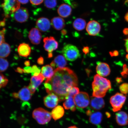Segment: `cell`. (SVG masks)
<instances>
[{
  "instance_id": "cell-22",
  "label": "cell",
  "mask_w": 128,
  "mask_h": 128,
  "mask_svg": "<svg viewBox=\"0 0 128 128\" xmlns=\"http://www.w3.org/2000/svg\"><path fill=\"white\" fill-rule=\"evenodd\" d=\"M51 23L52 27L57 30H61L65 26L64 20L60 17L54 18L51 20Z\"/></svg>"
},
{
  "instance_id": "cell-29",
  "label": "cell",
  "mask_w": 128,
  "mask_h": 128,
  "mask_svg": "<svg viewBox=\"0 0 128 128\" xmlns=\"http://www.w3.org/2000/svg\"><path fill=\"white\" fill-rule=\"evenodd\" d=\"M0 71L1 72L5 71L9 66V63L7 60L4 58H0Z\"/></svg>"
},
{
  "instance_id": "cell-21",
  "label": "cell",
  "mask_w": 128,
  "mask_h": 128,
  "mask_svg": "<svg viewBox=\"0 0 128 128\" xmlns=\"http://www.w3.org/2000/svg\"><path fill=\"white\" fill-rule=\"evenodd\" d=\"M31 49L29 45L25 43H22L18 48V52L19 55L23 57H27L30 55Z\"/></svg>"
},
{
  "instance_id": "cell-35",
  "label": "cell",
  "mask_w": 128,
  "mask_h": 128,
  "mask_svg": "<svg viewBox=\"0 0 128 128\" xmlns=\"http://www.w3.org/2000/svg\"><path fill=\"white\" fill-rule=\"evenodd\" d=\"M6 31L5 28H4L1 30L0 32V44L4 42V36Z\"/></svg>"
},
{
  "instance_id": "cell-7",
  "label": "cell",
  "mask_w": 128,
  "mask_h": 128,
  "mask_svg": "<svg viewBox=\"0 0 128 128\" xmlns=\"http://www.w3.org/2000/svg\"><path fill=\"white\" fill-rule=\"evenodd\" d=\"M74 98L76 106L80 108H87L90 102L88 94L85 92H80L74 96Z\"/></svg>"
},
{
  "instance_id": "cell-42",
  "label": "cell",
  "mask_w": 128,
  "mask_h": 128,
  "mask_svg": "<svg viewBox=\"0 0 128 128\" xmlns=\"http://www.w3.org/2000/svg\"><path fill=\"white\" fill-rule=\"evenodd\" d=\"M16 71L18 72L20 74L25 73L24 70V69H22L20 68H19V67H18V68H17L16 70Z\"/></svg>"
},
{
  "instance_id": "cell-34",
  "label": "cell",
  "mask_w": 128,
  "mask_h": 128,
  "mask_svg": "<svg viewBox=\"0 0 128 128\" xmlns=\"http://www.w3.org/2000/svg\"><path fill=\"white\" fill-rule=\"evenodd\" d=\"M41 70L36 65H34L32 67V76H38Z\"/></svg>"
},
{
  "instance_id": "cell-28",
  "label": "cell",
  "mask_w": 128,
  "mask_h": 128,
  "mask_svg": "<svg viewBox=\"0 0 128 128\" xmlns=\"http://www.w3.org/2000/svg\"><path fill=\"white\" fill-rule=\"evenodd\" d=\"M86 22L84 19L78 18L73 22V28L76 30L81 31L84 29L86 26Z\"/></svg>"
},
{
  "instance_id": "cell-2",
  "label": "cell",
  "mask_w": 128,
  "mask_h": 128,
  "mask_svg": "<svg viewBox=\"0 0 128 128\" xmlns=\"http://www.w3.org/2000/svg\"><path fill=\"white\" fill-rule=\"evenodd\" d=\"M92 87V96L98 98L104 97L107 92L112 88L109 80L98 74L94 76Z\"/></svg>"
},
{
  "instance_id": "cell-40",
  "label": "cell",
  "mask_w": 128,
  "mask_h": 128,
  "mask_svg": "<svg viewBox=\"0 0 128 128\" xmlns=\"http://www.w3.org/2000/svg\"><path fill=\"white\" fill-rule=\"evenodd\" d=\"M82 52L85 55H87L90 52L89 48L88 46L84 47L82 49Z\"/></svg>"
},
{
  "instance_id": "cell-53",
  "label": "cell",
  "mask_w": 128,
  "mask_h": 128,
  "mask_svg": "<svg viewBox=\"0 0 128 128\" xmlns=\"http://www.w3.org/2000/svg\"><path fill=\"white\" fill-rule=\"evenodd\" d=\"M124 3H127V4H128V0H125L124 1Z\"/></svg>"
},
{
  "instance_id": "cell-19",
  "label": "cell",
  "mask_w": 128,
  "mask_h": 128,
  "mask_svg": "<svg viewBox=\"0 0 128 128\" xmlns=\"http://www.w3.org/2000/svg\"><path fill=\"white\" fill-rule=\"evenodd\" d=\"M116 119L117 124L120 126H126L128 124V115L124 111H120L116 113Z\"/></svg>"
},
{
  "instance_id": "cell-4",
  "label": "cell",
  "mask_w": 128,
  "mask_h": 128,
  "mask_svg": "<svg viewBox=\"0 0 128 128\" xmlns=\"http://www.w3.org/2000/svg\"><path fill=\"white\" fill-rule=\"evenodd\" d=\"M62 52L66 59L70 61H74L80 56L78 48L76 46L70 44L64 46Z\"/></svg>"
},
{
  "instance_id": "cell-3",
  "label": "cell",
  "mask_w": 128,
  "mask_h": 128,
  "mask_svg": "<svg viewBox=\"0 0 128 128\" xmlns=\"http://www.w3.org/2000/svg\"><path fill=\"white\" fill-rule=\"evenodd\" d=\"M32 116L38 124L41 125L48 124L52 117V113L42 108H36L34 110Z\"/></svg>"
},
{
  "instance_id": "cell-45",
  "label": "cell",
  "mask_w": 128,
  "mask_h": 128,
  "mask_svg": "<svg viewBox=\"0 0 128 128\" xmlns=\"http://www.w3.org/2000/svg\"><path fill=\"white\" fill-rule=\"evenodd\" d=\"M116 82L118 84H120V83L122 82V78L120 77L116 78Z\"/></svg>"
},
{
  "instance_id": "cell-52",
  "label": "cell",
  "mask_w": 128,
  "mask_h": 128,
  "mask_svg": "<svg viewBox=\"0 0 128 128\" xmlns=\"http://www.w3.org/2000/svg\"><path fill=\"white\" fill-rule=\"evenodd\" d=\"M68 128H78V127H77L76 126H70V127H69Z\"/></svg>"
},
{
  "instance_id": "cell-18",
  "label": "cell",
  "mask_w": 128,
  "mask_h": 128,
  "mask_svg": "<svg viewBox=\"0 0 128 128\" xmlns=\"http://www.w3.org/2000/svg\"><path fill=\"white\" fill-rule=\"evenodd\" d=\"M67 64L66 59L62 55H59L56 57L50 64L51 66L54 68H55L56 67L57 68H63Z\"/></svg>"
},
{
  "instance_id": "cell-38",
  "label": "cell",
  "mask_w": 128,
  "mask_h": 128,
  "mask_svg": "<svg viewBox=\"0 0 128 128\" xmlns=\"http://www.w3.org/2000/svg\"><path fill=\"white\" fill-rule=\"evenodd\" d=\"M110 55L112 57L117 56L119 55V52L118 50H114L111 51L109 52Z\"/></svg>"
},
{
  "instance_id": "cell-30",
  "label": "cell",
  "mask_w": 128,
  "mask_h": 128,
  "mask_svg": "<svg viewBox=\"0 0 128 128\" xmlns=\"http://www.w3.org/2000/svg\"><path fill=\"white\" fill-rule=\"evenodd\" d=\"M44 4L46 8L49 9L53 8L57 5V0H44Z\"/></svg>"
},
{
  "instance_id": "cell-41",
  "label": "cell",
  "mask_w": 128,
  "mask_h": 128,
  "mask_svg": "<svg viewBox=\"0 0 128 128\" xmlns=\"http://www.w3.org/2000/svg\"><path fill=\"white\" fill-rule=\"evenodd\" d=\"M38 63L39 65H42L44 64V59L42 57H40L38 59Z\"/></svg>"
},
{
  "instance_id": "cell-48",
  "label": "cell",
  "mask_w": 128,
  "mask_h": 128,
  "mask_svg": "<svg viewBox=\"0 0 128 128\" xmlns=\"http://www.w3.org/2000/svg\"><path fill=\"white\" fill-rule=\"evenodd\" d=\"M24 64L26 66H29L30 65V61L27 60L24 62Z\"/></svg>"
},
{
  "instance_id": "cell-10",
  "label": "cell",
  "mask_w": 128,
  "mask_h": 128,
  "mask_svg": "<svg viewBox=\"0 0 128 128\" xmlns=\"http://www.w3.org/2000/svg\"><path fill=\"white\" fill-rule=\"evenodd\" d=\"M44 77L42 74L38 76H33L30 80V83L28 87L32 94H34L38 88L40 86L44 79Z\"/></svg>"
},
{
  "instance_id": "cell-9",
  "label": "cell",
  "mask_w": 128,
  "mask_h": 128,
  "mask_svg": "<svg viewBox=\"0 0 128 128\" xmlns=\"http://www.w3.org/2000/svg\"><path fill=\"white\" fill-rule=\"evenodd\" d=\"M15 20L20 23H24L28 20L29 17L28 11L26 8L21 7L13 13Z\"/></svg>"
},
{
  "instance_id": "cell-50",
  "label": "cell",
  "mask_w": 128,
  "mask_h": 128,
  "mask_svg": "<svg viewBox=\"0 0 128 128\" xmlns=\"http://www.w3.org/2000/svg\"><path fill=\"white\" fill-rule=\"evenodd\" d=\"M64 0V1L68 3V4H71V3H70V0Z\"/></svg>"
},
{
  "instance_id": "cell-43",
  "label": "cell",
  "mask_w": 128,
  "mask_h": 128,
  "mask_svg": "<svg viewBox=\"0 0 128 128\" xmlns=\"http://www.w3.org/2000/svg\"><path fill=\"white\" fill-rule=\"evenodd\" d=\"M18 2L20 4H27L29 0H17Z\"/></svg>"
},
{
  "instance_id": "cell-24",
  "label": "cell",
  "mask_w": 128,
  "mask_h": 128,
  "mask_svg": "<svg viewBox=\"0 0 128 128\" xmlns=\"http://www.w3.org/2000/svg\"><path fill=\"white\" fill-rule=\"evenodd\" d=\"M64 112L63 107L60 106H58L53 109L51 113L53 119L56 121L63 117Z\"/></svg>"
},
{
  "instance_id": "cell-47",
  "label": "cell",
  "mask_w": 128,
  "mask_h": 128,
  "mask_svg": "<svg viewBox=\"0 0 128 128\" xmlns=\"http://www.w3.org/2000/svg\"><path fill=\"white\" fill-rule=\"evenodd\" d=\"M124 20L128 22V12H126L124 16Z\"/></svg>"
},
{
  "instance_id": "cell-17",
  "label": "cell",
  "mask_w": 128,
  "mask_h": 128,
  "mask_svg": "<svg viewBox=\"0 0 128 128\" xmlns=\"http://www.w3.org/2000/svg\"><path fill=\"white\" fill-rule=\"evenodd\" d=\"M18 98L24 102H27L31 99L32 93L28 87H23L17 93Z\"/></svg>"
},
{
  "instance_id": "cell-37",
  "label": "cell",
  "mask_w": 128,
  "mask_h": 128,
  "mask_svg": "<svg viewBox=\"0 0 128 128\" xmlns=\"http://www.w3.org/2000/svg\"><path fill=\"white\" fill-rule=\"evenodd\" d=\"M31 4L34 5H38L42 4L44 0H30Z\"/></svg>"
},
{
  "instance_id": "cell-26",
  "label": "cell",
  "mask_w": 128,
  "mask_h": 128,
  "mask_svg": "<svg viewBox=\"0 0 128 128\" xmlns=\"http://www.w3.org/2000/svg\"><path fill=\"white\" fill-rule=\"evenodd\" d=\"M41 73L44 78L47 79H50L54 76V71L53 68L49 65L43 66L41 68Z\"/></svg>"
},
{
  "instance_id": "cell-6",
  "label": "cell",
  "mask_w": 128,
  "mask_h": 128,
  "mask_svg": "<svg viewBox=\"0 0 128 128\" xmlns=\"http://www.w3.org/2000/svg\"><path fill=\"white\" fill-rule=\"evenodd\" d=\"M1 6L6 17H8L10 14H13L20 8V4L17 0H4Z\"/></svg>"
},
{
  "instance_id": "cell-16",
  "label": "cell",
  "mask_w": 128,
  "mask_h": 128,
  "mask_svg": "<svg viewBox=\"0 0 128 128\" xmlns=\"http://www.w3.org/2000/svg\"><path fill=\"white\" fill-rule=\"evenodd\" d=\"M28 38L32 44L37 45L40 42L42 35L38 28H33L30 30L29 33Z\"/></svg>"
},
{
  "instance_id": "cell-32",
  "label": "cell",
  "mask_w": 128,
  "mask_h": 128,
  "mask_svg": "<svg viewBox=\"0 0 128 128\" xmlns=\"http://www.w3.org/2000/svg\"><path fill=\"white\" fill-rule=\"evenodd\" d=\"M80 92L79 88L77 87H73L71 88L68 91V96L74 97L79 93Z\"/></svg>"
},
{
  "instance_id": "cell-23",
  "label": "cell",
  "mask_w": 128,
  "mask_h": 128,
  "mask_svg": "<svg viewBox=\"0 0 128 128\" xmlns=\"http://www.w3.org/2000/svg\"><path fill=\"white\" fill-rule=\"evenodd\" d=\"M103 117V114L100 112H94L89 116V120L91 124L95 125H98L101 123Z\"/></svg>"
},
{
  "instance_id": "cell-11",
  "label": "cell",
  "mask_w": 128,
  "mask_h": 128,
  "mask_svg": "<svg viewBox=\"0 0 128 128\" xmlns=\"http://www.w3.org/2000/svg\"><path fill=\"white\" fill-rule=\"evenodd\" d=\"M101 26L100 23L96 21H90L87 24L86 30L88 34L90 36H95L100 33Z\"/></svg>"
},
{
  "instance_id": "cell-54",
  "label": "cell",
  "mask_w": 128,
  "mask_h": 128,
  "mask_svg": "<svg viewBox=\"0 0 128 128\" xmlns=\"http://www.w3.org/2000/svg\"><path fill=\"white\" fill-rule=\"evenodd\" d=\"M126 58L128 60V54H127L126 56Z\"/></svg>"
},
{
  "instance_id": "cell-51",
  "label": "cell",
  "mask_w": 128,
  "mask_h": 128,
  "mask_svg": "<svg viewBox=\"0 0 128 128\" xmlns=\"http://www.w3.org/2000/svg\"><path fill=\"white\" fill-rule=\"evenodd\" d=\"M62 34H63L64 35H65L66 34V30H62Z\"/></svg>"
},
{
  "instance_id": "cell-8",
  "label": "cell",
  "mask_w": 128,
  "mask_h": 128,
  "mask_svg": "<svg viewBox=\"0 0 128 128\" xmlns=\"http://www.w3.org/2000/svg\"><path fill=\"white\" fill-rule=\"evenodd\" d=\"M44 47L45 50L48 52V57L52 56V52L58 47V43L53 37H47L44 39Z\"/></svg>"
},
{
  "instance_id": "cell-49",
  "label": "cell",
  "mask_w": 128,
  "mask_h": 128,
  "mask_svg": "<svg viewBox=\"0 0 128 128\" xmlns=\"http://www.w3.org/2000/svg\"><path fill=\"white\" fill-rule=\"evenodd\" d=\"M5 25V20L1 22L0 23L1 26H4Z\"/></svg>"
},
{
  "instance_id": "cell-15",
  "label": "cell",
  "mask_w": 128,
  "mask_h": 128,
  "mask_svg": "<svg viewBox=\"0 0 128 128\" xmlns=\"http://www.w3.org/2000/svg\"><path fill=\"white\" fill-rule=\"evenodd\" d=\"M51 23L47 18L41 17L36 21V25L40 31L45 32L48 30L50 28Z\"/></svg>"
},
{
  "instance_id": "cell-31",
  "label": "cell",
  "mask_w": 128,
  "mask_h": 128,
  "mask_svg": "<svg viewBox=\"0 0 128 128\" xmlns=\"http://www.w3.org/2000/svg\"><path fill=\"white\" fill-rule=\"evenodd\" d=\"M119 90L122 94L126 95L128 93V84L124 83L119 86Z\"/></svg>"
},
{
  "instance_id": "cell-46",
  "label": "cell",
  "mask_w": 128,
  "mask_h": 128,
  "mask_svg": "<svg viewBox=\"0 0 128 128\" xmlns=\"http://www.w3.org/2000/svg\"><path fill=\"white\" fill-rule=\"evenodd\" d=\"M123 33L125 36L128 35V28H124L123 30Z\"/></svg>"
},
{
  "instance_id": "cell-33",
  "label": "cell",
  "mask_w": 128,
  "mask_h": 128,
  "mask_svg": "<svg viewBox=\"0 0 128 128\" xmlns=\"http://www.w3.org/2000/svg\"><path fill=\"white\" fill-rule=\"evenodd\" d=\"M0 88H4L7 85L8 80L2 74H0Z\"/></svg>"
},
{
  "instance_id": "cell-13",
  "label": "cell",
  "mask_w": 128,
  "mask_h": 128,
  "mask_svg": "<svg viewBox=\"0 0 128 128\" xmlns=\"http://www.w3.org/2000/svg\"><path fill=\"white\" fill-rule=\"evenodd\" d=\"M96 71L98 74L100 76H107L110 74L111 70L108 64L104 62H98L96 67Z\"/></svg>"
},
{
  "instance_id": "cell-20",
  "label": "cell",
  "mask_w": 128,
  "mask_h": 128,
  "mask_svg": "<svg viewBox=\"0 0 128 128\" xmlns=\"http://www.w3.org/2000/svg\"><path fill=\"white\" fill-rule=\"evenodd\" d=\"M57 12L60 16L63 18H66L71 15L72 9L68 5L63 4L60 5L59 7Z\"/></svg>"
},
{
  "instance_id": "cell-36",
  "label": "cell",
  "mask_w": 128,
  "mask_h": 128,
  "mask_svg": "<svg viewBox=\"0 0 128 128\" xmlns=\"http://www.w3.org/2000/svg\"><path fill=\"white\" fill-rule=\"evenodd\" d=\"M128 74V68H127L126 65L124 64L123 66V71L121 74L124 78H126Z\"/></svg>"
},
{
  "instance_id": "cell-44",
  "label": "cell",
  "mask_w": 128,
  "mask_h": 128,
  "mask_svg": "<svg viewBox=\"0 0 128 128\" xmlns=\"http://www.w3.org/2000/svg\"><path fill=\"white\" fill-rule=\"evenodd\" d=\"M124 40L125 41V46L126 48V51L128 53V38Z\"/></svg>"
},
{
  "instance_id": "cell-39",
  "label": "cell",
  "mask_w": 128,
  "mask_h": 128,
  "mask_svg": "<svg viewBox=\"0 0 128 128\" xmlns=\"http://www.w3.org/2000/svg\"><path fill=\"white\" fill-rule=\"evenodd\" d=\"M25 73H32V67L26 66L24 68Z\"/></svg>"
},
{
  "instance_id": "cell-25",
  "label": "cell",
  "mask_w": 128,
  "mask_h": 128,
  "mask_svg": "<svg viewBox=\"0 0 128 128\" xmlns=\"http://www.w3.org/2000/svg\"><path fill=\"white\" fill-rule=\"evenodd\" d=\"M63 106L66 110H70L72 112L76 111V106L74 97L68 96L63 103Z\"/></svg>"
},
{
  "instance_id": "cell-5",
  "label": "cell",
  "mask_w": 128,
  "mask_h": 128,
  "mask_svg": "<svg viewBox=\"0 0 128 128\" xmlns=\"http://www.w3.org/2000/svg\"><path fill=\"white\" fill-rule=\"evenodd\" d=\"M127 97L122 93L118 92L112 96L110 98V103L114 112H118L122 108L125 103Z\"/></svg>"
},
{
  "instance_id": "cell-27",
  "label": "cell",
  "mask_w": 128,
  "mask_h": 128,
  "mask_svg": "<svg viewBox=\"0 0 128 128\" xmlns=\"http://www.w3.org/2000/svg\"><path fill=\"white\" fill-rule=\"evenodd\" d=\"M10 48L9 45L6 42L0 44V56L2 58L7 57L10 52Z\"/></svg>"
},
{
  "instance_id": "cell-12",
  "label": "cell",
  "mask_w": 128,
  "mask_h": 128,
  "mask_svg": "<svg viewBox=\"0 0 128 128\" xmlns=\"http://www.w3.org/2000/svg\"><path fill=\"white\" fill-rule=\"evenodd\" d=\"M60 102L58 97L54 94H49L44 98V104L49 108H55Z\"/></svg>"
},
{
  "instance_id": "cell-1",
  "label": "cell",
  "mask_w": 128,
  "mask_h": 128,
  "mask_svg": "<svg viewBox=\"0 0 128 128\" xmlns=\"http://www.w3.org/2000/svg\"><path fill=\"white\" fill-rule=\"evenodd\" d=\"M78 84L77 76L72 70L68 68H58L52 77L46 80L44 86L47 93L55 94L60 102L66 100L69 90Z\"/></svg>"
},
{
  "instance_id": "cell-14",
  "label": "cell",
  "mask_w": 128,
  "mask_h": 128,
  "mask_svg": "<svg viewBox=\"0 0 128 128\" xmlns=\"http://www.w3.org/2000/svg\"><path fill=\"white\" fill-rule=\"evenodd\" d=\"M90 108L92 110L98 111L105 106L104 101L102 98L92 97L91 98Z\"/></svg>"
}]
</instances>
